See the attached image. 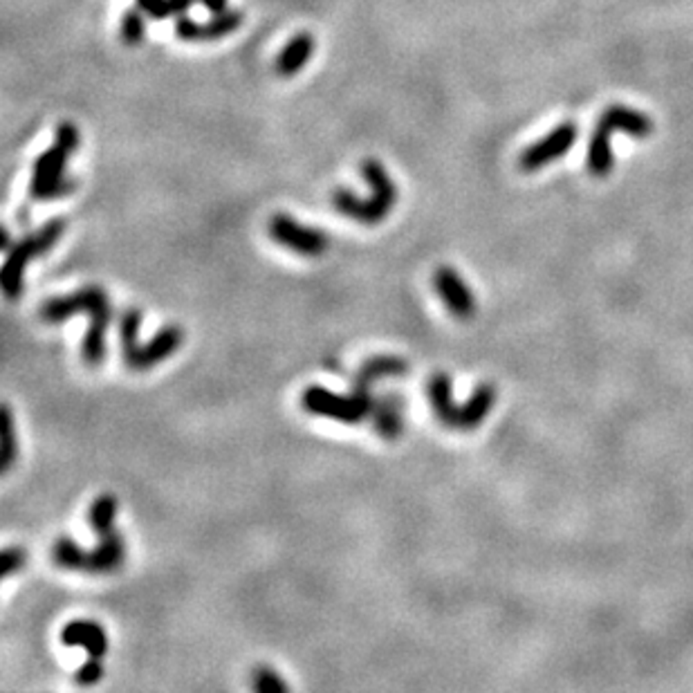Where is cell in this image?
I'll list each match as a JSON object with an SVG mask.
<instances>
[{
	"mask_svg": "<svg viewBox=\"0 0 693 693\" xmlns=\"http://www.w3.org/2000/svg\"><path fill=\"white\" fill-rule=\"evenodd\" d=\"M169 3H171V14H173V16H184V14L193 7L195 0H169Z\"/></svg>",
	"mask_w": 693,
	"mask_h": 693,
	"instance_id": "obj_26",
	"label": "cell"
},
{
	"mask_svg": "<svg viewBox=\"0 0 693 693\" xmlns=\"http://www.w3.org/2000/svg\"><path fill=\"white\" fill-rule=\"evenodd\" d=\"M200 3H202L204 7L213 14V16H216V14L227 12L229 9V0H200Z\"/></svg>",
	"mask_w": 693,
	"mask_h": 693,
	"instance_id": "obj_27",
	"label": "cell"
},
{
	"mask_svg": "<svg viewBox=\"0 0 693 693\" xmlns=\"http://www.w3.org/2000/svg\"><path fill=\"white\" fill-rule=\"evenodd\" d=\"M373 429L384 440H398L404 433V399L399 395H384L375 399Z\"/></svg>",
	"mask_w": 693,
	"mask_h": 693,
	"instance_id": "obj_15",
	"label": "cell"
},
{
	"mask_svg": "<svg viewBox=\"0 0 693 693\" xmlns=\"http://www.w3.org/2000/svg\"><path fill=\"white\" fill-rule=\"evenodd\" d=\"M86 312L88 315V330L81 344V357L88 366H99L106 359V333L112 321V305L104 287L88 285L81 290L72 292L66 296H55L47 299L38 307V316L43 324L58 326L66 324L70 316Z\"/></svg>",
	"mask_w": 693,
	"mask_h": 693,
	"instance_id": "obj_1",
	"label": "cell"
},
{
	"mask_svg": "<svg viewBox=\"0 0 693 693\" xmlns=\"http://www.w3.org/2000/svg\"><path fill=\"white\" fill-rule=\"evenodd\" d=\"M141 312L138 307H129L119 316V346L121 359L130 370H150L153 366L162 364L173 357L184 344V330L180 326H164L149 344H140Z\"/></svg>",
	"mask_w": 693,
	"mask_h": 693,
	"instance_id": "obj_4",
	"label": "cell"
},
{
	"mask_svg": "<svg viewBox=\"0 0 693 693\" xmlns=\"http://www.w3.org/2000/svg\"><path fill=\"white\" fill-rule=\"evenodd\" d=\"M0 247H3L5 252H7L9 247H12V238H9V229L7 227H3V241H0Z\"/></svg>",
	"mask_w": 693,
	"mask_h": 693,
	"instance_id": "obj_28",
	"label": "cell"
},
{
	"mask_svg": "<svg viewBox=\"0 0 693 693\" xmlns=\"http://www.w3.org/2000/svg\"><path fill=\"white\" fill-rule=\"evenodd\" d=\"M117 519V499L112 494H101L92 501L90 510H88V523L92 530H101V527L115 525Z\"/></svg>",
	"mask_w": 693,
	"mask_h": 693,
	"instance_id": "obj_21",
	"label": "cell"
},
{
	"mask_svg": "<svg viewBox=\"0 0 693 693\" xmlns=\"http://www.w3.org/2000/svg\"><path fill=\"white\" fill-rule=\"evenodd\" d=\"M433 287H436L444 307H447L456 319L470 321L471 316L476 315V295H473L470 283L458 274L453 267H438L436 274H433Z\"/></svg>",
	"mask_w": 693,
	"mask_h": 693,
	"instance_id": "obj_10",
	"label": "cell"
},
{
	"mask_svg": "<svg viewBox=\"0 0 693 693\" xmlns=\"http://www.w3.org/2000/svg\"><path fill=\"white\" fill-rule=\"evenodd\" d=\"M138 7L146 16L155 18V21H164V18L173 16L169 0H138Z\"/></svg>",
	"mask_w": 693,
	"mask_h": 693,
	"instance_id": "obj_25",
	"label": "cell"
},
{
	"mask_svg": "<svg viewBox=\"0 0 693 693\" xmlns=\"http://www.w3.org/2000/svg\"><path fill=\"white\" fill-rule=\"evenodd\" d=\"M597 126L606 129L608 133H626L633 140H646L651 138L656 124L648 115L639 112L636 109H628V106L613 104L599 115Z\"/></svg>",
	"mask_w": 693,
	"mask_h": 693,
	"instance_id": "obj_13",
	"label": "cell"
},
{
	"mask_svg": "<svg viewBox=\"0 0 693 693\" xmlns=\"http://www.w3.org/2000/svg\"><path fill=\"white\" fill-rule=\"evenodd\" d=\"M451 378L447 373H433L427 382V398L431 404V411L438 422L444 429L451 431H462V416H465V404L453 402L451 393Z\"/></svg>",
	"mask_w": 693,
	"mask_h": 693,
	"instance_id": "obj_12",
	"label": "cell"
},
{
	"mask_svg": "<svg viewBox=\"0 0 693 693\" xmlns=\"http://www.w3.org/2000/svg\"><path fill=\"white\" fill-rule=\"evenodd\" d=\"M0 433H3V453H0V471L7 473L14 467L18 458V438L16 429H14V416L12 409L5 404L3 416H0Z\"/></svg>",
	"mask_w": 693,
	"mask_h": 693,
	"instance_id": "obj_19",
	"label": "cell"
},
{
	"mask_svg": "<svg viewBox=\"0 0 693 693\" xmlns=\"http://www.w3.org/2000/svg\"><path fill=\"white\" fill-rule=\"evenodd\" d=\"M245 16L241 9H227V12L216 14L212 21L198 23L187 16H180L175 21V36L184 43H204V41H218V38L229 36L243 26Z\"/></svg>",
	"mask_w": 693,
	"mask_h": 693,
	"instance_id": "obj_11",
	"label": "cell"
},
{
	"mask_svg": "<svg viewBox=\"0 0 693 693\" xmlns=\"http://www.w3.org/2000/svg\"><path fill=\"white\" fill-rule=\"evenodd\" d=\"M81 144V133L72 121H61L55 130V144L36 158L29 180L32 200H58L75 191L77 184L66 178L67 160L75 155Z\"/></svg>",
	"mask_w": 693,
	"mask_h": 693,
	"instance_id": "obj_3",
	"label": "cell"
},
{
	"mask_svg": "<svg viewBox=\"0 0 693 693\" xmlns=\"http://www.w3.org/2000/svg\"><path fill=\"white\" fill-rule=\"evenodd\" d=\"M579 135V126L574 121H564L556 129L550 130L543 140L534 141L532 146L521 153L519 169L525 173H534V171L548 167L554 160H561L570 149L574 146Z\"/></svg>",
	"mask_w": 693,
	"mask_h": 693,
	"instance_id": "obj_9",
	"label": "cell"
},
{
	"mask_svg": "<svg viewBox=\"0 0 693 693\" xmlns=\"http://www.w3.org/2000/svg\"><path fill=\"white\" fill-rule=\"evenodd\" d=\"M361 175L370 187V198H359L350 189H335L333 191V207L341 216L361 224H379L387 221L388 213L398 204V184L393 182L390 173L379 160H364L361 162Z\"/></svg>",
	"mask_w": 693,
	"mask_h": 693,
	"instance_id": "obj_2",
	"label": "cell"
},
{
	"mask_svg": "<svg viewBox=\"0 0 693 693\" xmlns=\"http://www.w3.org/2000/svg\"><path fill=\"white\" fill-rule=\"evenodd\" d=\"M27 554L23 548H5L3 550V559H0V573H3V579L9 577L14 573H21L26 568Z\"/></svg>",
	"mask_w": 693,
	"mask_h": 693,
	"instance_id": "obj_23",
	"label": "cell"
},
{
	"mask_svg": "<svg viewBox=\"0 0 693 693\" xmlns=\"http://www.w3.org/2000/svg\"><path fill=\"white\" fill-rule=\"evenodd\" d=\"M104 677V665L97 657H88V662L75 673V682L79 687H92Z\"/></svg>",
	"mask_w": 693,
	"mask_h": 693,
	"instance_id": "obj_24",
	"label": "cell"
},
{
	"mask_svg": "<svg viewBox=\"0 0 693 693\" xmlns=\"http://www.w3.org/2000/svg\"><path fill=\"white\" fill-rule=\"evenodd\" d=\"M99 543L92 550H84L67 536L55 541L52 545V561L63 570L86 574H109L117 573L126 559V545L115 525L97 530Z\"/></svg>",
	"mask_w": 693,
	"mask_h": 693,
	"instance_id": "obj_5",
	"label": "cell"
},
{
	"mask_svg": "<svg viewBox=\"0 0 693 693\" xmlns=\"http://www.w3.org/2000/svg\"><path fill=\"white\" fill-rule=\"evenodd\" d=\"M119 36H121V43L129 47H138L140 43H144L146 21H144V12H141L140 7L126 9L119 23Z\"/></svg>",
	"mask_w": 693,
	"mask_h": 693,
	"instance_id": "obj_20",
	"label": "cell"
},
{
	"mask_svg": "<svg viewBox=\"0 0 693 693\" xmlns=\"http://www.w3.org/2000/svg\"><path fill=\"white\" fill-rule=\"evenodd\" d=\"M267 232H270L272 241L278 243V245L305 258L321 256V253L328 252L330 245L328 233L316 227H310V224H301L292 216H287V213L272 216L270 224H267Z\"/></svg>",
	"mask_w": 693,
	"mask_h": 693,
	"instance_id": "obj_8",
	"label": "cell"
},
{
	"mask_svg": "<svg viewBox=\"0 0 693 693\" xmlns=\"http://www.w3.org/2000/svg\"><path fill=\"white\" fill-rule=\"evenodd\" d=\"M301 407L310 416L328 418L341 424H361L373 413L375 399L370 398V390L353 388L348 395H339L312 384L301 393Z\"/></svg>",
	"mask_w": 693,
	"mask_h": 693,
	"instance_id": "obj_7",
	"label": "cell"
},
{
	"mask_svg": "<svg viewBox=\"0 0 693 693\" xmlns=\"http://www.w3.org/2000/svg\"><path fill=\"white\" fill-rule=\"evenodd\" d=\"M252 687L258 693H276V691H287V682L270 667H258L252 673Z\"/></svg>",
	"mask_w": 693,
	"mask_h": 693,
	"instance_id": "obj_22",
	"label": "cell"
},
{
	"mask_svg": "<svg viewBox=\"0 0 693 693\" xmlns=\"http://www.w3.org/2000/svg\"><path fill=\"white\" fill-rule=\"evenodd\" d=\"M63 232H66V221L55 218V221L43 224L38 232L29 233V236L21 238L9 247L3 272H0V287H3V295L7 299H21L23 292H26V270L29 261L50 252L61 241Z\"/></svg>",
	"mask_w": 693,
	"mask_h": 693,
	"instance_id": "obj_6",
	"label": "cell"
},
{
	"mask_svg": "<svg viewBox=\"0 0 693 693\" xmlns=\"http://www.w3.org/2000/svg\"><path fill=\"white\" fill-rule=\"evenodd\" d=\"M61 644L63 646H79L88 653V657H101L109 653V636H106L104 626L90 619H75V622H67L61 631Z\"/></svg>",
	"mask_w": 693,
	"mask_h": 693,
	"instance_id": "obj_14",
	"label": "cell"
},
{
	"mask_svg": "<svg viewBox=\"0 0 693 693\" xmlns=\"http://www.w3.org/2000/svg\"><path fill=\"white\" fill-rule=\"evenodd\" d=\"M409 370V364L402 357H395V355H379L366 361L364 366L357 370L353 379V388L359 390H370L375 382L387 378H404Z\"/></svg>",
	"mask_w": 693,
	"mask_h": 693,
	"instance_id": "obj_16",
	"label": "cell"
},
{
	"mask_svg": "<svg viewBox=\"0 0 693 693\" xmlns=\"http://www.w3.org/2000/svg\"><path fill=\"white\" fill-rule=\"evenodd\" d=\"M315 55V36L310 32H301L287 41L281 55L276 57V72L281 77H295L299 75Z\"/></svg>",
	"mask_w": 693,
	"mask_h": 693,
	"instance_id": "obj_17",
	"label": "cell"
},
{
	"mask_svg": "<svg viewBox=\"0 0 693 693\" xmlns=\"http://www.w3.org/2000/svg\"><path fill=\"white\" fill-rule=\"evenodd\" d=\"M585 167L595 178H606L615 169L613 155V133H608L602 126H595L593 135L588 140V155H585Z\"/></svg>",
	"mask_w": 693,
	"mask_h": 693,
	"instance_id": "obj_18",
	"label": "cell"
}]
</instances>
